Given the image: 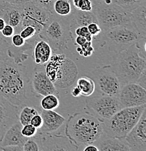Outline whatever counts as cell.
Segmentation results:
<instances>
[{
    "label": "cell",
    "instance_id": "obj_3",
    "mask_svg": "<svg viewBox=\"0 0 146 151\" xmlns=\"http://www.w3.org/2000/svg\"><path fill=\"white\" fill-rule=\"evenodd\" d=\"M103 132V124L87 113H76L68 118L65 135L78 147L96 142Z\"/></svg>",
    "mask_w": 146,
    "mask_h": 151
},
{
    "label": "cell",
    "instance_id": "obj_10",
    "mask_svg": "<svg viewBox=\"0 0 146 151\" xmlns=\"http://www.w3.org/2000/svg\"><path fill=\"white\" fill-rule=\"evenodd\" d=\"M21 28L26 26H34L39 35L55 13L48 12L46 9L36 5L31 1L21 4Z\"/></svg>",
    "mask_w": 146,
    "mask_h": 151
},
{
    "label": "cell",
    "instance_id": "obj_15",
    "mask_svg": "<svg viewBox=\"0 0 146 151\" xmlns=\"http://www.w3.org/2000/svg\"><path fill=\"white\" fill-rule=\"evenodd\" d=\"M77 76L78 69L76 64L71 60L65 58L58 68L55 86L60 89L70 87L76 81Z\"/></svg>",
    "mask_w": 146,
    "mask_h": 151
},
{
    "label": "cell",
    "instance_id": "obj_2",
    "mask_svg": "<svg viewBox=\"0 0 146 151\" xmlns=\"http://www.w3.org/2000/svg\"><path fill=\"white\" fill-rule=\"evenodd\" d=\"M111 68L122 86L136 83L142 72L146 70L145 42H137L117 53Z\"/></svg>",
    "mask_w": 146,
    "mask_h": 151
},
{
    "label": "cell",
    "instance_id": "obj_41",
    "mask_svg": "<svg viewBox=\"0 0 146 151\" xmlns=\"http://www.w3.org/2000/svg\"><path fill=\"white\" fill-rule=\"evenodd\" d=\"M0 150L3 151H23V146L20 145H7L0 147Z\"/></svg>",
    "mask_w": 146,
    "mask_h": 151
},
{
    "label": "cell",
    "instance_id": "obj_43",
    "mask_svg": "<svg viewBox=\"0 0 146 151\" xmlns=\"http://www.w3.org/2000/svg\"><path fill=\"white\" fill-rule=\"evenodd\" d=\"M87 42V39L84 37H81V36H76V39H75V42L79 47H81L82 45H84Z\"/></svg>",
    "mask_w": 146,
    "mask_h": 151
},
{
    "label": "cell",
    "instance_id": "obj_18",
    "mask_svg": "<svg viewBox=\"0 0 146 151\" xmlns=\"http://www.w3.org/2000/svg\"><path fill=\"white\" fill-rule=\"evenodd\" d=\"M40 115L43 119V124L38 131L42 133H54L65 123V118L54 111L42 110Z\"/></svg>",
    "mask_w": 146,
    "mask_h": 151
},
{
    "label": "cell",
    "instance_id": "obj_25",
    "mask_svg": "<svg viewBox=\"0 0 146 151\" xmlns=\"http://www.w3.org/2000/svg\"><path fill=\"white\" fill-rule=\"evenodd\" d=\"M53 11L59 16L68 17L72 12L70 0H55L53 4Z\"/></svg>",
    "mask_w": 146,
    "mask_h": 151
},
{
    "label": "cell",
    "instance_id": "obj_21",
    "mask_svg": "<svg viewBox=\"0 0 146 151\" xmlns=\"http://www.w3.org/2000/svg\"><path fill=\"white\" fill-rule=\"evenodd\" d=\"M53 54V50L50 45L46 41L39 37L33 48V55L36 65H46Z\"/></svg>",
    "mask_w": 146,
    "mask_h": 151
},
{
    "label": "cell",
    "instance_id": "obj_28",
    "mask_svg": "<svg viewBox=\"0 0 146 151\" xmlns=\"http://www.w3.org/2000/svg\"><path fill=\"white\" fill-rule=\"evenodd\" d=\"M23 151H42V142L38 132L35 136L27 138L23 146Z\"/></svg>",
    "mask_w": 146,
    "mask_h": 151
},
{
    "label": "cell",
    "instance_id": "obj_8",
    "mask_svg": "<svg viewBox=\"0 0 146 151\" xmlns=\"http://www.w3.org/2000/svg\"><path fill=\"white\" fill-rule=\"evenodd\" d=\"M86 103L88 109L102 123L122 108L118 96L100 94L89 97Z\"/></svg>",
    "mask_w": 146,
    "mask_h": 151
},
{
    "label": "cell",
    "instance_id": "obj_33",
    "mask_svg": "<svg viewBox=\"0 0 146 151\" xmlns=\"http://www.w3.org/2000/svg\"><path fill=\"white\" fill-rule=\"evenodd\" d=\"M55 0H31L34 4L42 8L46 9L51 13H54L53 11V4Z\"/></svg>",
    "mask_w": 146,
    "mask_h": 151
},
{
    "label": "cell",
    "instance_id": "obj_44",
    "mask_svg": "<svg viewBox=\"0 0 146 151\" xmlns=\"http://www.w3.org/2000/svg\"><path fill=\"white\" fill-rule=\"evenodd\" d=\"M4 1L10 3L12 4H16V5H21V4H25V3L30 1L31 0H3Z\"/></svg>",
    "mask_w": 146,
    "mask_h": 151
},
{
    "label": "cell",
    "instance_id": "obj_14",
    "mask_svg": "<svg viewBox=\"0 0 146 151\" xmlns=\"http://www.w3.org/2000/svg\"><path fill=\"white\" fill-rule=\"evenodd\" d=\"M44 150H77L79 149L73 142L65 135L53 134V133H42L38 131Z\"/></svg>",
    "mask_w": 146,
    "mask_h": 151
},
{
    "label": "cell",
    "instance_id": "obj_27",
    "mask_svg": "<svg viewBox=\"0 0 146 151\" xmlns=\"http://www.w3.org/2000/svg\"><path fill=\"white\" fill-rule=\"evenodd\" d=\"M39 113L38 109L30 106L21 107L18 113V121L22 126L30 124L31 118L36 114Z\"/></svg>",
    "mask_w": 146,
    "mask_h": 151
},
{
    "label": "cell",
    "instance_id": "obj_12",
    "mask_svg": "<svg viewBox=\"0 0 146 151\" xmlns=\"http://www.w3.org/2000/svg\"><path fill=\"white\" fill-rule=\"evenodd\" d=\"M29 83L34 95L38 97H44L50 94L59 95L54 84L46 74L45 65H36L34 71L29 76Z\"/></svg>",
    "mask_w": 146,
    "mask_h": 151
},
{
    "label": "cell",
    "instance_id": "obj_5",
    "mask_svg": "<svg viewBox=\"0 0 146 151\" xmlns=\"http://www.w3.org/2000/svg\"><path fill=\"white\" fill-rule=\"evenodd\" d=\"M39 37L47 42L53 52L62 53L68 49V42L73 39L68 16L53 14Z\"/></svg>",
    "mask_w": 146,
    "mask_h": 151
},
{
    "label": "cell",
    "instance_id": "obj_36",
    "mask_svg": "<svg viewBox=\"0 0 146 151\" xmlns=\"http://www.w3.org/2000/svg\"><path fill=\"white\" fill-rule=\"evenodd\" d=\"M75 34L76 36H81L84 37L87 39L88 42H92L93 41V37L90 34L88 31L87 26H80L75 28Z\"/></svg>",
    "mask_w": 146,
    "mask_h": 151
},
{
    "label": "cell",
    "instance_id": "obj_37",
    "mask_svg": "<svg viewBox=\"0 0 146 151\" xmlns=\"http://www.w3.org/2000/svg\"><path fill=\"white\" fill-rule=\"evenodd\" d=\"M80 47L81 49V52H80L79 55L85 57V58L92 55L93 54L94 51H95L93 47H92V42H88L87 41L84 45Z\"/></svg>",
    "mask_w": 146,
    "mask_h": 151
},
{
    "label": "cell",
    "instance_id": "obj_45",
    "mask_svg": "<svg viewBox=\"0 0 146 151\" xmlns=\"http://www.w3.org/2000/svg\"><path fill=\"white\" fill-rule=\"evenodd\" d=\"M84 151H99L98 148L95 144L92 143V144H88L86 145L84 148L83 149Z\"/></svg>",
    "mask_w": 146,
    "mask_h": 151
},
{
    "label": "cell",
    "instance_id": "obj_20",
    "mask_svg": "<svg viewBox=\"0 0 146 151\" xmlns=\"http://www.w3.org/2000/svg\"><path fill=\"white\" fill-rule=\"evenodd\" d=\"M23 126L18 122L11 126L4 134L2 139L0 142L1 147L7 145H20L23 146L27 137L23 136L21 133Z\"/></svg>",
    "mask_w": 146,
    "mask_h": 151
},
{
    "label": "cell",
    "instance_id": "obj_7",
    "mask_svg": "<svg viewBox=\"0 0 146 151\" xmlns=\"http://www.w3.org/2000/svg\"><path fill=\"white\" fill-rule=\"evenodd\" d=\"M93 11L102 31L131 23V12L113 2L95 4Z\"/></svg>",
    "mask_w": 146,
    "mask_h": 151
},
{
    "label": "cell",
    "instance_id": "obj_23",
    "mask_svg": "<svg viewBox=\"0 0 146 151\" xmlns=\"http://www.w3.org/2000/svg\"><path fill=\"white\" fill-rule=\"evenodd\" d=\"M131 23L140 33L146 39V2H144L131 12Z\"/></svg>",
    "mask_w": 146,
    "mask_h": 151
},
{
    "label": "cell",
    "instance_id": "obj_22",
    "mask_svg": "<svg viewBox=\"0 0 146 151\" xmlns=\"http://www.w3.org/2000/svg\"><path fill=\"white\" fill-rule=\"evenodd\" d=\"M68 18L71 30L80 26H87L89 23L94 22L97 23L96 15L93 10L91 12H85L76 9L74 12H72L71 14L68 15Z\"/></svg>",
    "mask_w": 146,
    "mask_h": 151
},
{
    "label": "cell",
    "instance_id": "obj_24",
    "mask_svg": "<svg viewBox=\"0 0 146 151\" xmlns=\"http://www.w3.org/2000/svg\"><path fill=\"white\" fill-rule=\"evenodd\" d=\"M76 86L81 91V95L90 97L95 90V84L92 78L88 76H81L76 81Z\"/></svg>",
    "mask_w": 146,
    "mask_h": 151
},
{
    "label": "cell",
    "instance_id": "obj_38",
    "mask_svg": "<svg viewBox=\"0 0 146 151\" xmlns=\"http://www.w3.org/2000/svg\"><path fill=\"white\" fill-rule=\"evenodd\" d=\"M87 28L89 32L90 33L92 37H97L99 34L102 33V29L100 27L97 23H91L87 26Z\"/></svg>",
    "mask_w": 146,
    "mask_h": 151
},
{
    "label": "cell",
    "instance_id": "obj_19",
    "mask_svg": "<svg viewBox=\"0 0 146 151\" xmlns=\"http://www.w3.org/2000/svg\"><path fill=\"white\" fill-rule=\"evenodd\" d=\"M93 144L97 146L99 151H131L124 139L111 137L103 132Z\"/></svg>",
    "mask_w": 146,
    "mask_h": 151
},
{
    "label": "cell",
    "instance_id": "obj_6",
    "mask_svg": "<svg viewBox=\"0 0 146 151\" xmlns=\"http://www.w3.org/2000/svg\"><path fill=\"white\" fill-rule=\"evenodd\" d=\"M103 32L105 45L111 51L118 53L129 48L140 41L145 40L132 23L122 25Z\"/></svg>",
    "mask_w": 146,
    "mask_h": 151
},
{
    "label": "cell",
    "instance_id": "obj_49",
    "mask_svg": "<svg viewBox=\"0 0 146 151\" xmlns=\"http://www.w3.org/2000/svg\"><path fill=\"white\" fill-rule=\"evenodd\" d=\"M0 36H2V35H1V32H0Z\"/></svg>",
    "mask_w": 146,
    "mask_h": 151
},
{
    "label": "cell",
    "instance_id": "obj_35",
    "mask_svg": "<svg viewBox=\"0 0 146 151\" xmlns=\"http://www.w3.org/2000/svg\"><path fill=\"white\" fill-rule=\"evenodd\" d=\"M37 132H38V129L33 125H31V124H28L23 126L21 129L22 134L27 138L35 136L37 134Z\"/></svg>",
    "mask_w": 146,
    "mask_h": 151
},
{
    "label": "cell",
    "instance_id": "obj_11",
    "mask_svg": "<svg viewBox=\"0 0 146 151\" xmlns=\"http://www.w3.org/2000/svg\"><path fill=\"white\" fill-rule=\"evenodd\" d=\"M122 108L145 105L146 91L137 83H129L121 87L118 94Z\"/></svg>",
    "mask_w": 146,
    "mask_h": 151
},
{
    "label": "cell",
    "instance_id": "obj_9",
    "mask_svg": "<svg viewBox=\"0 0 146 151\" xmlns=\"http://www.w3.org/2000/svg\"><path fill=\"white\" fill-rule=\"evenodd\" d=\"M91 76L100 94L118 96L122 85L111 66L95 69Z\"/></svg>",
    "mask_w": 146,
    "mask_h": 151
},
{
    "label": "cell",
    "instance_id": "obj_47",
    "mask_svg": "<svg viewBox=\"0 0 146 151\" xmlns=\"http://www.w3.org/2000/svg\"><path fill=\"white\" fill-rule=\"evenodd\" d=\"M5 25H6V23L5 21H4V20L2 18L0 17V32H1V31L3 29V28L4 27Z\"/></svg>",
    "mask_w": 146,
    "mask_h": 151
},
{
    "label": "cell",
    "instance_id": "obj_1",
    "mask_svg": "<svg viewBox=\"0 0 146 151\" xmlns=\"http://www.w3.org/2000/svg\"><path fill=\"white\" fill-rule=\"evenodd\" d=\"M29 76L27 68L8 57L0 61V94L19 108L27 101Z\"/></svg>",
    "mask_w": 146,
    "mask_h": 151
},
{
    "label": "cell",
    "instance_id": "obj_46",
    "mask_svg": "<svg viewBox=\"0 0 146 151\" xmlns=\"http://www.w3.org/2000/svg\"><path fill=\"white\" fill-rule=\"evenodd\" d=\"M71 94L73 96V97H79V96L81 95V91H80V89H78L77 86H76L74 88H73V89H72Z\"/></svg>",
    "mask_w": 146,
    "mask_h": 151
},
{
    "label": "cell",
    "instance_id": "obj_26",
    "mask_svg": "<svg viewBox=\"0 0 146 151\" xmlns=\"http://www.w3.org/2000/svg\"><path fill=\"white\" fill-rule=\"evenodd\" d=\"M41 108L46 111H54L60 105L59 95L55 94H50L42 97L40 102Z\"/></svg>",
    "mask_w": 146,
    "mask_h": 151
},
{
    "label": "cell",
    "instance_id": "obj_34",
    "mask_svg": "<svg viewBox=\"0 0 146 151\" xmlns=\"http://www.w3.org/2000/svg\"><path fill=\"white\" fill-rule=\"evenodd\" d=\"M26 40L20 35L19 33H15L10 38V45L15 48H21L25 46Z\"/></svg>",
    "mask_w": 146,
    "mask_h": 151
},
{
    "label": "cell",
    "instance_id": "obj_29",
    "mask_svg": "<svg viewBox=\"0 0 146 151\" xmlns=\"http://www.w3.org/2000/svg\"><path fill=\"white\" fill-rule=\"evenodd\" d=\"M112 2L125 10L132 12L140 5L146 2V0H112Z\"/></svg>",
    "mask_w": 146,
    "mask_h": 151
},
{
    "label": "cell",
    "instance_id": "obj_40",
    "mask_svg": "<svg viewBox=\"0 0 146 151\" xmlns=\"http://www.w3.org/2000/svg\"><path fill=\"white\" fill-rule=\"evenodd\" d=\"M30 124L34 126V127H36L37 129H39L42 126V124H43V119H42V117L40 115V113L34 115L31 118V121H30Z\"/></svg>",
    "mask_w": 146,
    "mask_h": 151
},
{
    "label": "cell",
    "instance_id": "obj_31",
    "mask_svg": "<svg viewBox=\"0 0 146 151\" xmlns=\"http://www.w3.org/2000/svg\"><path fill=\"white\" fill-rule=\"evenodd\" d=\"M19 34L26 41L39 36V34L37 33L36 28L31 26H26L23 27L20 30Z\"/></svg>",
    "mask_w": 146,
    "mask_h": 151
},
{
    "label": "cell",
    "instance_id": "obj_39",
    "mask_svg": "<svg viewBox=\"0 0 146 151\" xmlns=\"http://www.w3.org/2000/svg\"><path fill=\"white\" fill-rule=\"evenodd\" d=\"M15 33V28L9 24H6L4 27L3 28V29L1 31V34L2 37L7 38V39H10V38L12 37Z\"/></svg>",
    "mask_w": 146,
    "mask_h": 151
},
{
    "label": "cell",
    "instance_id": "obj_17",
    "mask_svg": "<svg viewBox=\"0 0 146 151\" xmlns=\"http://www.w3.org/2000/svg\"><path fill=\"white\" fill-rule=\"evenodd\" d=\"M0 17L15 28V33H19L21 28L22 7L21 5L12 4L0 0Z\"/></svg>",
    "mask_w": 146,
    "mask_h": 151
},
{
    "label": "cell",
    "instance_id": "obj_13",
    "mask_svg": "<svg viewBox=\"0 0 146 151\" xmlns=\"http://www.w3.org/2000/svg\"><path fill=\"white\" fill-rule=\"evenodd\" d=\"M131 151H146V111L124 137Z\"/></svg>",
    "mask_w": 146,
    "mask_h": 151
},
{
    "label": "cell",
    "instance_id": "obj_4",
    "mask_svg": "<svg viewBox=\"0 0 146 151\" xmlns=\"http://www.w3.org/2000/svg\"><path fill=\"white\" fill-rule=\"evenodd\" d=\"M145 110V105L124 108L103 122V133L108 137L124 139L136 125Z\"/></svg>",
    "mask_w": 146,
    "mask_h": 151
},
{
    "label": "cell",
    "instance_id": "obj_32",
    "mask_svg": "<svg viewBox=\"0 0 146 151\" xmlns=\"http://www.w3.org/2000/svg\"><path fill=\"white\" fill-rule=\"evenodd\" d=\"M10 45V40L0 36V61L8 58V50Z\"/></svg>",
    "mask_w": 146,
    "mask_h": 151
},
{
    "label": "cell",
    "instance_id": "obj_30",
    "mask_svg": "<svg viewBox=\"0 0 146 151\" xmlns=\"http://www.w3.org/2000/svg\"><path fill=\"white\" fill-rule=\"evenodd\" d=\"M74 8L78 10L91 12L93 10V3L91 0H72Z\"/></svg>",
    "mask_w": 146,
    "mask_h": 151
},
{
    "label": "cell",
    "instance_id": "obj_42",
    "mask_svg": "<svg viewBox=\"0 0 146 151\" xmlns=\"http://www.w3.org/2000/svg\"><path fill=\"white\" fill-rule=\"evenodd\" d=\"M145 70H144L143 72H142V73L141 74L140 76V78H138V80L137 81V84H140V86H142V87L145 88L146 87V73H145Z\"/></svg>",
    "mask_w": 146,
    "mask_h": 151
},
{
    "label": "cell",
    "instance_id": "obj_48",
    "mask_svg": "<svg viewBox=\"0 0 146 151\" xmlns=\"http://www.w3.org/2000/svg\"><path fill=\"white\" fill-rule=\"evenodd\" d=\"M105 0H93V1L95 2V4H97V3H101L103 2Z\"/></svg>",
    "mask_w": 146,
    "mask_h": 151
},
{
    "label": "cell",
    "instance_id": "obj_16",
    "mask_svg": "<svg viewBox=\"0 0 146 151\" xmlns=\"http://www.w3.org/2000/svg\"><path fill=\"white\" fill-rule=\"evenodd\" d=\"M20 109L0 94V142L7 130L18 122Z\"/></svg>",
    "mask_w": 146,
    "mask_h": 151
}]
</instances>
